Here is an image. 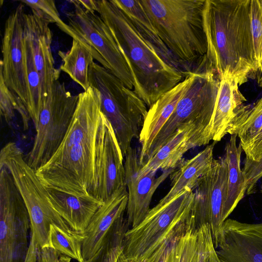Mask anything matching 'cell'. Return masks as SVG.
Instances as JSON below:
<instances>
[{"label":"cell","instance_id":"cell-18","mask_svg":"<svg viewBox=\"0 0 262 262\" xmlns=\"http://www.w3.org/2000/svg\"><path fill=\"white\" fill-rule=\"evenodd\" d=\"M128 192L125 187L113 194L98 209L84 234L82 246L84 261L92 258L102 247L108 233L126 210Z\"/></svg>","mask_w":262,"mask_h":262},{"label":"cell","instance_id":"cell-10","mask_svg":"<svg viewBox=\"0 0 262 262\" xmlns=\"http://www.w3.org/2000/svg\"><path fill=\"white\" fill-rule=\"evenodd\" d=\"M71 2L74 9L67 14L68 25L77 39L88 44L95 53V59L133 90L129 69L108 26L99 15L85 10L78 1Z\"/></svg>","mask_w":262,"mask_h":262},{"label":"cell","instance_id":"cell-33","mask_svg":"<svg viewBox=\"0 0 262 262\" xmlns=\"http://www.w3.org/2000/svg\"><path fill=\"white\" fill-rule=\"evenodd\" d=\"M198 243V262H221L215 248L211 232L208 224L197 229Z\"/></svg>","mask_w":262,"mask_h":262},{"label":"cell","instance_id":"cell-24","mask_svg":"<svg viewBox=\"0 0 262 262\" xmlns=\"http://www.w3.org/2000/svg\"><path fill=\"white\" fill-rule=\"evenodd\" d=\"M236 134L231 135L226 143L224 157L228 168V188L225 203L227 218L232 212L246 193L245 181L241 167V158L243 150L241 145H236Z\"/></svg>","mask_w":262,"mask_h":262},{"label":"cell","instance_id":"cell-2","mask_svg":"<svg viewBox=\"0 0 262 262\" xmlns=\"http://www.w3.org/2000/svg\"><path fill=\"white\" fill-rule=\"evenodd\" d=\"M96 2V12L109 28L128 66L133 91L150 107L189 74L167 63L113 0Z\"/></svg>","mask_w":262,"mask_h":262},{"label":"cell","instance_id":"cell-22","mask_svg":"<svg viewBox=\"0 0 262 262\" xmlns=\"http://www.w3.org/2000/svg\"><path fill=\"white\" fill-rule=\"evenodd\" d=\"M216 143L213 141L192 158L182 160L169 176L171 182L169 191L157 205L168 203L185 190L194 191L212 166Z\"/></svg>","mask_w":262,"mask_h":262},{"label":"cell","instance_id":"cell-30","mask_svg":"<svg viewBox=\"0 0 262 262\" xmlns=\"http://www.w3.org/2000/svg\"><path fill=\"white\" fill-rule=\"evenodd\" d=\"M123 220H119L108 233L102 247L90 259L83 262H117L123 252L125 233Z\"/></svg>","mask_w":262,"mask_h":262},{"label":"cell","instance_id":"cell-6","mask_svg":"<svg viewBox=\"0 0 262 262\" xmlns=\"http://www.w3.org/2000/svg\"><path fill=\"white\" fill-rule=\"evenodd\" d=\"M193 200V191L185 190L168 203L156 205L140 224L126 231L123 254L127 262L144 261L172 231L187 224Z\"/></svg>","mask_w":262,"mask_h":262},{"label":"cell","instance_id":"cell-26","mask_svg":"<svg viewBox=\"0 0 262 262\" xmlns=\"http://www.w3.org/2000/svg\"><path fill=\"white\" fill-rule=\"evenodd\" d=\"M262 127V97L253 104L244 105L231 124L228 134H236L245 154Z\"/></svg>","mask_w":262,"mask_h":262},{"label":"cell","instance_id":"cell-41","mask_svg":"<svg viewBox=\"0 0 262 262\" xmlns=\"http://www.w3.org/2000/svg\"><path fill=\"white\" fill-rule=\"evenodd\" d=\"M117 262H127V260L123 254V252L119 257Z\"/></svg>","mask_w":262,"mask_h":262},{"label":"cell","instance_id":"cell-4","mask_svg":"<svg viewBox=\"0 0 262 262\" xmlns=\"http://www.w3.org/2000/svg\"><path fill=\"white\" fill-rule=\"evenodd\" d=\"M90 86L100 94L102 113L111 124L123 157L139 138L147 113L146 105L110 71L93 62L89 72Z\"/></svg>","mask_w":262,"mask_h":262},{"label":"cell","instance_id":"cell-14","mask_svg":"<svg viewBox=\"0 0 262 262\" xmlns=\"http://www.w3.org/2000/svg\"><path fill=\"white\" fill-rule=\"evenodd\" d=\"M211 124L206 120L190 121L181 125L168 141L141 167L139 174L144 175L176 169L182 161L184 155L189 149L209 144L212 140Z\"/></svg>","mask_w":262,"mask_h":262},{"label":"cell","instance_id":"cell-23","mask_svg":"<svg viewBox=\"0 0 262 262\" xmlns=\"http://www.w3.org/2000/svg\"><path fill=\"white\" fill-rule=\"evenodd\" d=\"M113 1L129 17L141 36L167 63L188 75L191 73L173 56L164 43L139 0Z\"/></svg>","mask_w":262,"mask_h":262},{"label":"cell","instance_id":"cell-12","mask_svg":"<svg viewBox=\"0 0 262 262\" xmlns=\"http://www.w3.org/2000/svg\"><path fill=\"white\" fill-rule=\"evenodd\" d=\"M123 158L114 130L102 112L96 137L95 180L91 195L104 202L126 187Z\"/></svg>","mask_w":262,"mask_h":262},{"label":"cell","instance_id":"cell-31","mask_svg":"<svg viewBox=\"0 0 262 262\" xmlns=\"http://www.w3.org/2000/svg\"><path fill=\"white\" fill-rule=\"evenodd\" d=\"M20 3L29 7L32 14L43 21L54 23L63 32L72 38H76L73 31L60 18L55 2L52 0L21 1Z\"/></svg>","mask_w":262,"mask_h":262},{"label":"cell","instance_id":"cell-35","mask_svg":"<svg viewBox=\"0 0 262 262\" xmlns=\"http://www.w3.org/2000/svg\"><path fill=\"white\" fill-rule=\"evenodd\" d=\"M185 223L172 231L160 245L157 249L142 262H166L169 251L174 242L187 230Z\"/></svg>","mask_w":262,"mask_h":262},{"label":"cell","instance_id":"cell-21","mask_svg":"<svg viewBox=\"0 0 262 262\" xmlns=\"http://www.w3.org/2000/svg\"><path fill=\"white\" fill-rule=\"evenodd\" d=\"M220 85L212 122V140L219 142L228 134L234 118L247 101L235 80L226 73Z\"/></svg>","mask_w":262,"mask_h":262},{"label":"cell","instance_id":"cell-28","mask_svg":"<svg viewBox=\"0 0 262 262\" xmlns=\"http://www.w3.org/2000/svg\"><path fill=\"white\" fill-rule=\"evenodd\" d=\"M85 238L84 233L67 231L52 224L49 234V247L78 262H83L82 246Z\"/></svg>","mask_w":262,"mask_h":262},{"label":"cell","instance_id":"cell-16","mask_svg":"<svg viewBox=\"0 0 262 262\" xmlns=\"http://www.w3.org/2000/svg\"><path fill=\"white\" fill-rule=\"evenodd\" d=\"M216 250L221 262H262V222L226 219Z\"/></svg>","mask_w":262,"mask_h":262},{"label":"cell","instance_id":"cell-43","mask_svg":"<svg viewBox=\"0 0 262 262\" xmlns=\"http://www.w3.org/2000/svg\"><path fill=\"white\" fill-rule=\"evenodd\" d=\"M261 192L262 193V184L261 185Z\"/></svg>","mask_w":262,"mask_h":262},{"label":"cell","instance_id":"cell-34","mask_svg":"<svg viewBox=\"0 0 262 262\" xmlns=\"http://www.w3.org/2000/svg\"><path fill=\"white\" fill-rule=\"evenodd\" d=\"M17 97L6 85L0 74L1 115L8 124L10 123L15 117V111L17 108Z\"/></svg>","mask_w":262,"mask_h":262},{"label":"cell","instance_id":"cell-17","mask_svg":"<svg viewBox=\"0 0 262 262\" xmlns=\"http://www.w3.org/2000/svg\"><path fill=\"white\" fill-rule=\"evenodd\" d=\"M49 24L33 14H24V29L29 38L35 66L41 79L44 103L53 84L58 80L60 71L55 67L51 51L53 34Z\"/></svg>","mask_w":262,"mask_h":262},{"label":"cell","instance_id":"cell-9","mask_svg":"<svg viewBox=\"0 0 262 262\" xmlns=\"http://www.w3.org/2000/svg\"><path fill=\"white\" fill-rule=\"evenodd\" d=\"M0 262H24L30 219L13 178L0 167Z\"/></svg>","mask_w":262,"mask_h":262},{"label":"cell","instance_id":"cell-8","mask_svg":"<svg viewBox=\"0 0 262 262\" xmlns=\"http://www.w3.org/2000/svg\"><path fill=\"white\" fill-rule=\"evenodd\" d=\"M79 100L63 82L53 84L42 110L33 146L25 160L35 171L46 164L56 152L71 123Z\"/></svg>","mask_w":262,"mask_h":262},{"label":"cell","instance_id":"cell-13","mask_svg":"<svg viewBox=\"0 0 262 262\" xmlns=\"http://www.w3.org/2000/svg\"><path fill=\"white\" fill-rule=\"evenodd\" d=\"M25 13L24 4L21 3L6 20L0 74L6 85L27 108L28 92L23 44Z\"/></svg>","mask_w":262,"mask_h":262},{"label":"cell","instance_id":"cell-7","mask_svg":"<svg viewBox=\"0 0 262 262\" xmlns=\"http://www.w3.org/2000/svg\"><path fill=\"white\" fill-rule=\"evenodd\" d=\"M220 80L219 75L209 62L193 72L189 86L155 137L142 163V166L184 123L204 119L210 122L212 127Z\"/></svg>","mask_w":262,"mask_h":262},{"label":"cell","instance_id":"cell-1","mask_svg":"<svg viewBox=\"0 0 262 262\" xmlns=\"http://www.w3.org/2000/svg\"><path fill=\"white\" fill-rule=\"evenodd\" d=\"M206 58L221 77L230 75L239 86L255 78L251 0H205Z\"/></svg>","mask_w":262,"mask_h":262},{"label":"cell","instance_id":"cell-5","mask_svg":"<svg viewBox=\"0 0 262 262\" xmlns=\"http://www.w3.org/2000/svg\"><path fill=\"white\" fill-rule=\"evenodd\" d=\"M0 166L9 171L22 196L30 219L31 236L40 249L49 247V234L52 224L67 231L75 232L52 208L45 186L15 143L9 142L2 148Z\"/></svg>","mask_w":262,"mask_h":262},{"label":"cell","instance_id":"cell-36","mask_svg":"<svg viewBox=\"0 0 262 262\" xmlns=\"http://www.w3.org/2000/svg\"><path fill=\"white\" fill-rule=\"evenodd\" d=\"M242 171L245 178L246 194L254 193L257 181L262 177V158L259 161L245 158Z\"/></svg>","mask_w":262,"mask_h":262},{"label":"cell","instance_id":"cell-37","mask_svg":"<svg viewBox=\"0 0 262 262\" xmlns=\"http://www.w3.org/2000/svg\"><path fill=\"white\" fill-rule=\"evenodd\" d=\"M72 258L51 247L39 249L37 262H71Z\"/></svg>","mask_w":262,"mask_h":262},{"label":"cell","instance_id":"cell-40","mask_svg":"<svg viewBox=\"0 0 262 262\" xmlns=\"http://www.w3.org/2000/svg\"><path fill=\"white\" fill-rule=\"evenodd\" d=\"M79 4L86 10L92 13L96 12V2L95 0H78Z\"/></svg>","mask_w":262,"mask_h":262},{"label":"cell","instance_id":"cell-11","mask_svg":"<svg viewBox=\"0 0 262 262\" xmlns=\"http://www.w3.org/2000/svg\"><path fill=\"white\" fill-rule=\"evenodd\" d=\"M228 188V168L224 156L214 159L209 170L193 191V203L187 224L196 230L208 224L216 248L222 226L227 219L225 203Z\"/></svg>","mask_w":262,"mask_h":262},{"label":"cell","instance_id":"cell-32","mask_svg":"<svg viewBox=\"0 0 262 262\" xmlns=\"http://www.w3.org/2000/svg\"><path fill=\"white\" fill-rule=\"evenodd\" d=\"M251 15L258 84L262 80V0H251Z\"/></svg>","mask_w":262,"mask_h":262},{"label":"cell","instance_id":"cell-3","mask_svg":"<svg viewBox=\"0 0 262 262\" xmlns=\"http://www.w3.org/2000/svg\"><path fill=\"white\" fill-rule=\"evenodd\" d=\"M159 36L190 72L206 59L205 0H139Z\"/></svg>","mask_w":262,"mask_h":262},{"label":"cell","instance_id":"cell-42","mask_svg":"<svg viewBox=\"0 0 262 262\" xmlns=\"http://www.w3.org/2000/svg\"><path fill=\"white\" fill-rule=\"evenodd\" d=\"M258 86L262 87V80L258 84Z\"/></svg>","mask_w":262,"mask_h":262},{"label":"cell","instance_id":"cell-25","mask_svg":"<svg viewBox=\"0 0 262 262\" xmlns=\"http://www.w3.org/2000/svg\"><path fill=\"white\" fill-rule=\"evenodd\" d=\"M58 54L63 62L60 70L86 91L90 87L89 69L95 59L93 49L83 41L73 38L70 50L66 53L59 51Z\"/></svg>","mask_w":262,"mask_h":262},{"label":"cell","instance_id":"cell-19","mask_svg":"<svg viewBox=\"0 0 262 262\" xmlns=\"http://www.w3.org/2000/svg\"><path fill=\"white\" fill-rule=\"evenodd\" d=\"M45 187L52 208L77 232L84 233L93 216L104 203L92 195L78 196Z\"/></svg>","mask_w":262,"mask_h":262},{"label":"cell","instance_id":"cell-29","mask_svg":"<svg viewBox=\"0 0 262 262\" xmlns=\"http://www.w3.org/2000/svg\"><path fill=\"white\" fill-rule=\"evenodd\" d=\"M197 229L188 230L174 242L166 262H198Z\"/></svg>","mask_w":262,"mask_h":262},{"label":"cell","instance_id":"cell-27","mask_svg":"<svg viewBox=\"0 0 262 262\" xmlns=\"http://www.w3.org/2000/svg\"><path fill=\"white\" fill-rule=\"evenodd\" d=\"M23 44L28 92L27 109L37 130L39 115L44 104L42 83L35 66L30 39L25 29Z\"/></svg>","mask_w":262,"mask_h":262},{"label":"cell","instance_id":"cell-15","mask_svg":"<svg viewBox=\"0 0 262 262\" xmlns=\"http://www.w3.org/2000/svg\"><path fill=\"white\" fill-rule=\"evenodd\" d=\"M125 157V183L128 192L127 221L132 228L146 216L157 189L176 168L163 171L158 177L154 171L140 175L139 171L141 166L137 150L132 147Z\"/></svg>","mask_w":262,"mask_h":262},{"label":"cell","instance_id":"cell-38","mask_svg":"<svg viewBox=\"0 0 262 262\" xmlns=\"http://www.w3.org/2000/svg\"><path fill=\"white\" fill-rule=\"evenodd\" d=\"M245 155L247 159L256 162L260 160L262 158V127L255 137Z\"/></svg>","mask_w":262,"mask_h":262},{"label":"cell","instance_id":"cell-39","mask_svg":"<svg viewBox=\"0 0 262 262\" xmlns=\"http://www.w3.org/2000/svg\"><path fill=\"white\" fill-rule=\"evenodd\" d=\"M39 249L40 248L34 238L31 236L28 250L24 262H37Z\"/></svg>","mask_w":262,"mask_h":262},{"label":"cell","instance_id":"cell-20","mask_svg":"<svg viewBox=\"0 0 262 262\" xmlns=\"http://www.w3.org/2000/svg\"><path fill=\"white\" fill-rule=\"evenodd\" d=\"M193 72L190 73L183 81L164 94L148 110L139 138L141 145L139 153V162L141 166L155 137L189 86L192 79Z\"/></svg>","mask_w":262,"mask_h":262}]
</instances>
